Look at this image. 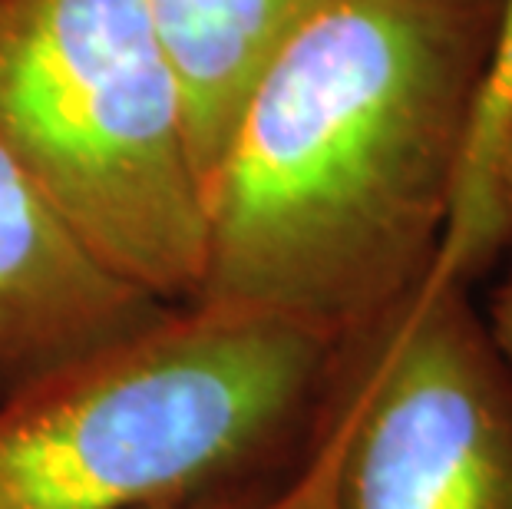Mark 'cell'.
I'll use <instances>...</instances> for the list:
<instances>
[{
	"label": "cell",
	"mask_w": 512,
	"mask_h": 509,
	"mask_svg": "<svg viewBox=\"0 0 512 509\" xmlns=\"http://www.w3.org/2000/svg\"><path fill=\"white\" fill-rule=\"evenodd\" d=\"M0 143L106 265L195 298L205 192L146 0H0Z\"/></svg>",
	"instance_id": "cell-3"
},
{
	"label": "cell",
	"mask_w": 512,
	"mask_h": 509,
	"mask_svg": "<svg viewBox=\"0 0 512 509\" xmlns=\"http://www.w3.org/2000/svg\"><path fill=\"white\" fill-rule=\"evenodd\" d=\"M331 334L172 305L0 397V509H159L308 447Z\"/></svg>",
	"instance_id": "cell-2"
},
{
	"label": "cell",
	"mask_w": 512,
	"mask_h": 509,
	"mask_svg": "<svg viewBox=\"0 0 512 509\" xmlns=\"http://www.w3.org/2000/svg\"><path fill=\"white\" fill-rule=\"evenodd\" d=\"M159 509H337L334 500V470L324 440L318 437V424L301 450V457L285 470L245 480L222 490L179 500Z\"/></svg>",
	"instance_id": "cell-8"
},
{
	"label": "cell",
	"mask_w": 512,
	"mask_h": 509,
	"mask_svg": "<svg viewBox=\"0 0 512 509\" xmlns=\"http://www.w3.org/2000/svg\"><path fill=\"white\" fill-rule=\"evenodd\" d=\"M176 70L202 192L271 57L328 0H146Z\"/></svg>",
	"instance_id": "cell-6"
},
{
	"label": "cell",
	"mask_w": 512,
	"mask_h": 509,
	"mask_svg": "<svg viewBox=\"0 0 512 509\" xmlns=\"http://www.w3.org/2000/svg\"><path fill=\"white\" fill-rule=\"evenodd\" d=\"M496 212H499V232H503V252L512 255V116L499 146V166H496Z\"/></svg>",
	"instance_id": "cell-9"
},
{
	"label": "cell",
	"mask_w": 512,
	"mask_h": 509,
	"mask_svg": "<svg viewBox=\"0 0 512 509\" xmlns=\"http://www.w3.org/2000/svg\"><path fill=\"white\" fill-rule=\"evenodd\" d=\"M512 116V0L499 7V24L493 53L486 63V77L479 86L473 110L466 153L456 176L450 219H446L443 242L433 262V272L456 278L463 285H476L486 272H493L503 258V232L496 212V166L503 146L506 123Z\"/></svg>",
	"instance_id": "cell-7"
},
{
	"label": "cell",
	"mask_w": 512,
	"mask_h": 509,
	"mask_svg": "<svg viewBox=\"0 0 512 509\" xmlns=\"http://www.w3.org/2000/svg\"><path fill=\"white\" fill-rule=\"evenodd\" d=\"M486 328L493 334L496 348L503 351V357L512 364V268L509 275L503 278V285L493 291L489 298V308H486Z\"/></svg>",
	"instance_id": "cell-10"
},
{
	"label": "cell",
	"mask_w": 512,
	"mask_h": 509,
	"mask_svg": "<svg viewBox=\"0 0 512 509\" xmlns=\"http://www.w3.org/2000/svg\"><path fill=\"white\" fill-rule=\"evenodd\" d=\"M318 437L337 509H512V364L470 285L430 268L344 331Z\"/></svg>",
	"instance_id": "cell-4"
},
{
	"label": "cell",
	"mask_w": 512,
	"mask_h": 509,
	"mask_svg": "<svg viewBox=\"0 0 512 509\" xmlns=\"http://www.w3.org/2000/svg\"><path fill=\"white\" fill-rule=\"evenodd\" d=\"M503 0H328L205 186L189 305L341 338L437 262Z\"/></svg>",
	"instance_id": "cell-1"
},
{
	"label": "cell",
	"mask_w": 512,
	"mask_h": 509,
	"mask_svg": "<svg viewBox=\"0 0 512 509\" xmlns=\"http://www.w3.org/2000/svg\"><path fill=\"white\" fill-rule=\"evenodd\" d=\"M166 308L106 265L0 143V397Z\"/></svg>",
	"instance_id": "cell-5"
}]
</instances>
